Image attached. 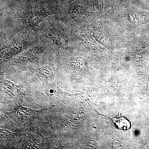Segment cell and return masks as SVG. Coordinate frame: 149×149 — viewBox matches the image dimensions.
Wrapping results in <instances>:
<instances>
[{"mask_svg": "<svg viewBox=\"0 0 149 149\" xmlns=\"http://www.w3.org/2000/svg\"><path fill=\"white\" fill-rule=\"evenodd\" d=\"M113 121L119 129L128 130L130 128V123L125 118H113Z\"/></svg>", "mask_w": 149, "mask_h": 149, "instance_id": "5", "label": "cell"}, {"mask_svg": "<svg viewBox=\"0 0 149 149\" xmlns=\"http://www.w3.org/2000/svg\"><path fill=\"white\" fill-rule=\"evenodd\" d=\"M22 48V45L21 43H15L14 44L11 45L10 47L6 48V50L9 51V52L10 54L15 53L16 52H18L19 50L21 49Z\"/></svg>", "mask_w": 149, "mask_h": 149, "instance_id": "7", "label": "cell"}, {"mask_svg": "<svg viewBox=\"0 0 149 149\" xmlns=\"http://www.w3.org/2000/svg\"><path fill=\"white\" fill-rule=\"evenodd\" d=\"M128 19L130 23L133 24H140L144 22L145 19L140 14L135 12L130 13L128 15Z\"/></svg>", "mask_w": 149, "mask_h": 149, "instance_id": "6", "label": "cell"}, {"mask_svg": "<svg viewBox=\"0 0 149 149\" xmlns=\"http://www.w3.org/2000/svg\"><path fill=\"white\" fill-rule=\"evenodd\" d=\"M42 51V49L40 48H35L27 52L26 53L23 54L21 56L19 57L20 61H26L30 59L35 58Z\"/></svg>", "mask_w": 149, "mask_h": 149, "instance_id": "4", "label": "cell"}, {"mask_svg": "<svg viewBox=\"0 0 149 149\" xmlns=\"http://www.w3.org/2000/svg\"><path fill=\"white\" fill-rule=\"evenodd\" d=\"M32 72L45 83L50 81L52 77V71L48 66L37 65L33 68Z\"/></svg>", "mask_w": 149, "mask_h": 149, "instance_id": "2", "label": "cell"}, {"mask_svg": "<svg viewBox=\"0 0 149 149\" xmlns=\"http://www.w3.org/2000/svg\"><path fill=\"white\" fill-rule=\"evenodd\" d=\"M38 111L32 110L29 108L22 107H18L15 111L10 113V116L18 119L22 121H27L31 120L34 116L38 114Z\"/></svg>", "mask_w": 149, "mask_h": 149, "instance_id": "1", "label": "cell"}, {"mask_svg": "<svg viewBox=\"0 0 149 149\" xmlns=\"http://www.w3.org/2000/svg\"><path fill=\"white\" fill-rule=\"evenodd\" d=\"M48 35L50 37L54 42L56 45L61 47H65L66 45V41L64 36L61 34V32L58 31H50L48 33Z\"/></svg>", "mask_w": 149, "mask_h": 149, "instance_id": "3", "label": "cell"}]
</instances>
